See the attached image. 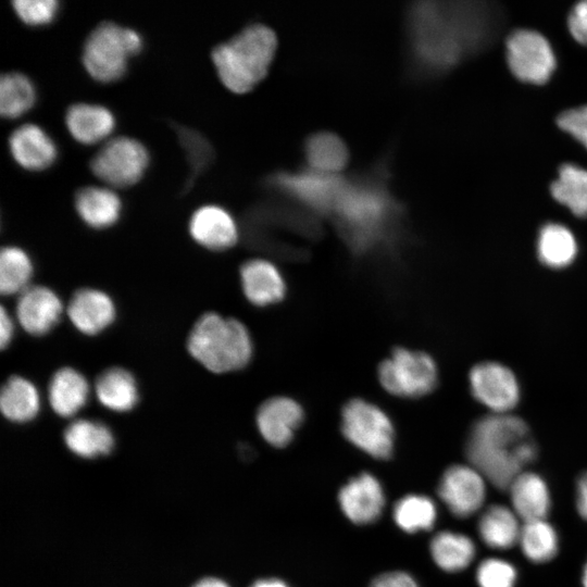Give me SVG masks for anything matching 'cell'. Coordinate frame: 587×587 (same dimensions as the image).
<instances>
[{"label": "cell", "mask_w": 587, "mask_h": 587, "mask_svg": "<svg viewBox=\"0 0 587 587\" xmlns=\"http://www.w3.org/2000/svg\"><path fill=\"white\" fill-rule=\"evenodd\" d=\"M537 454L527 424L511 413L478 419L465 441V455L494 486L508 488Z\"/></svg>", "instance_id": "6da1fadb"}, {"label": "cell", "mask_w": 587, "mask_h": 587, "mask_svg": "<svg viewBox=\"0 0 587 587\" xmlns=\"http://www.w3.org/2000/svg\"><path fill=\"white\" fill-rule=\"evenodd\" d=\"M383 183L379 178L346 180L332 213L347 241L359 251L382 240L399 214L398 203Z\"/></svg>", "instance_id": "7a4b0ae2"}, {"label": "cell", "mask_w": 587, "mask_h": 587, "mask_svg": "<svg viewBox=\"0 0 587 587\" xmlns=\"http://www.w3.org/2000/svg\"><path fill=\"white\" fill-rule=\"evenodd\" d=\"M276 48L275 33L265 25L252 24L217 45L211 57L224 86L243 93L266 76Z\"/></svg>", "instance_id": "3957f363"}, {"label": "cell", "mask_w": 587, "mask_h": 587, "mask_svg": "<svg viewBox=\"0 0 587 587\" xmlns=\"http://www.w3.org/2000/svg\"><path fill=\"white\" fill-rule=\"evenodd\" d=\"M190 355L213 373L242 369L252 357L246 326L232 317L208 312L193 324L187 338Z\"/></svg>", "instance_id": "277c9868"}, {"label": "cell", "mask_w": 587, "mask_h": 587, "mask_svg": "<svg viewBox=\"0 0 587 587\" xmlns=\"http://www.w3.org/2000/svg\"><path fill=\"white\" fill-rule=\"evenodd\" d=\"M448 9L434 2H419L410 9L408 33L411 52L419 67L441 71L457 62L460 55L458 30L451 25Z\"/></svg>", "instance_id": "5b68a950"}, {"label": "cell", "mask_w": 587, "mask_h": 587, "mask_svg": "<svg viewBox=\"0 0 587 587\" xmlns=\"http://www.w3.org/2000/svg\"><path fill=\"white\" fill-rule=\"evenodd\" d=\"M142 47L141 36L134 29L113 22L98 24L83 47L82 60L96 80L109 83L125 73L128 59Z\"/></svg>", "instance_id": "8992f818"}, {"label": "cell", "mask_w": 587, "mask_h": 587, "mask_svg": "<svg viewBox=\"0 0 587 587\" xmlns=\"http://www.w3.org/2000/svg\"><path fill=\"white\" fill-rule=\"evenodd\" d=\"M341 430L348 441L372 458L387 460L392 454V423L371 402L362 399L349 401L342 410Z\"/></svg>", "instance_id": "52a82bcc"}, {"label": "cell", "mask_w": 587, "mask_h": 587, "mask_svg": "<svg viewBox=\"0 0 587 587\" xmlns=\"http://www.w3.org/2000/svg\"><path fill=\"white\" fill-rule=\"evenodd\" d=\"M505 61L513 77L535 86L546 84L557 70V57L539 32L520 28L505 39Z\"/></svg>", "instance_id": "ba28073f"}, {"label": "cell", "mask_w": 587, "mask_h": 587, "mask_svg": "<svg viewBox=\"0 0 587 587\" xmlns=\"http://www.w3.org/2000/svg\"><path fill=\"white\" fill-rule=\"evenodd\" d=\"M378 377L388 392L414 398L434 389L437 367L428 354L398 348L379 365Z\"/></svg>", "instance_id": "9c48e42d"}, {"label": "cell", "mask_w": 587, "mask_h": 587, "mask_svg": "<svg viewBox=\"0 0 587 587\" xmlns=\"http://www.w3.org/2000/svg\"><path fill=\"white\" fill-rule=\"evenodd\" d=\"M149 162L146 147L135 138L109 139L90 160L95 176L114 187H127L140 179Z\"/></svg>", "instance_id": "30bf717a"}, {"label": "cell", "mask_w": 587, "mask_h": 587, "mask_svg": "<svg viewBox=\"0 0 587 587\" xmlns=\"http://www.w3.org/2000/svg\"><path fill=\"white\" fill-rule=\"evenodd\" d=\"M268 184L304 209L319 214H332L346 179L308 168L297 173L274 174L268 178Z\"/></svg>", "instance_id": "8fae6325"}, {"label": "cell", "mask_w": 587, "mask_h": 587, "mask_svg": "<svg viewBox=\"0 0 587 587\" xmlns=\"http://www.w3.org/2000/svg\"><path fill=\"white\" fill-rule=\"evenodd\" d=\"M474 398L491 413L505 414L517 404L520 387L514 373L498 362H482L470 372Z\"/></svg>", "instance_id": "7c38bea8"}, {"label": "cell", "mask_w": 587, "mask_h": 587, "mask_svg": "<svg viewBox=\"0 0 587 587\" xmlns=\"http://www.w3.org/2000/svg\"><path fill=\"white\" fill-rule=\"evenodd\" d=\"M484 478L472 465L453 464L442 473L437 494L453 515L466 517L475 513L484 502Z\"/></svg>", "instance_id": "4fadbf2b"}, {"label": "cell", "mask_w": 587, "mask_h": 587, "mask_svg": "<svg viewBox=\"0 0 587 587\" xmlns=\"http://www.w3.org/2000/svg\"><path fill=\"white\" fill-rule=\"evenodd\" d=\"M338 503L350 522L355 525H367L380 517L386 504V496L377 477L363 472L341 486Z\"/></svg>", "instance_id": "5bb4252c"}, {"label": "cell", "mask_w": 587, "mask_h": 587, "mask_svg": "<svg viewBox=\"0 0 587 587\" xmlns=\"http://www.w3.org/2000/svg\"><path fill=\"white\" fill-rule=\"evenodd\" d=\"M15 313L25 332L33 336H42L59 323L63 304L52 289L46 286H29L20 294Z\"/></svg>", "instance_id": "9a60e30c"}, {"label": "cell", "mask_w": 587, "mask_h": 587, "mask_svg": "<svg viewBox=\"0 0 587 587\" xmlns=\"http://www.w3.org/2000/svg\"><path fill=\"white\" fill-rule=\"evenodd\" d=\"M303 421V410L287 397H275L263 402L257 413V426L266 442L276 448L290 444Z\"/></svg>", "instance_id": "2e32d148"}, {"label": "cell", "mask_w": 587, "mask_h": 587, "mask_svg": "<svg viewBox=\"0 0 587 587\" xmlns=\"http://www.w3.org/2000/svg\"><path fill=\"white\" fill-rule=\"evenodd\" d=\"M66 313L77 330L92 336L113 323L116 311L113 300L104 291L82 288L72 296Z\"/></svg>", "instance_id": "e0dca14e"}, {"label": "cell", "mask_w": 587, "mask_h": 587, "mask_svg": "<svg viewBox=\"0 0 587 587\" xmlns=\"http://www.w3.org/2000/svg\"><path fill=\"white\" fill-rule=\"evenodd\" d=\"M188 227L193 240L211 250H225L234 246L238 238L233 216L215 204L198 208L192 213Z\"/></svg>", "instance_id": "ac0fdd59"}, {"label": "cell", "mask_w": 587, "mask_h": 587, "mask_svg": "<svg viewBox=\"0 0 587 587\" xmlns=\"http://www.w3.org/2000/svg\"><path fill=\"white\" fill-rule=\"evenodd\" d=\"M9 148L15 162L30 171L43 170L57 158V146L52 138L33 123L20 125L11 133Z\"/></svg>", "instance_id": "d6986e66"}, {"label": "cell", "mask_w": 587, "mask_h": 587, "mask_svg": "<svg viewBox=\"0 0 587 587\" xmlns=\"http://www.w3.org/2000/svg\"><path fill=\"white\" fill-rule=\"evenodd\" d=\"M240 279L245 296L255 305L278 302L285 296V282L277 267L270 261L253 259L240 268Z\"/></svg>", "instance_id": "ffe728a7"}, {"label": "cell", "mask_w": 587, "mask_h": 587, "mask_svg": "<svg viewBox=\"0 0 587 587\" xmlns=\"http://www.w3.org/2000/svg\"><path fill=\"white\" fill-rule=\"evenodd\" d=\"M65 124L75 140L92 145L112 133L115 118L112 112L101 104L78 102L68 107Z\"/></svg>", "instance_id": "44dd1931"}, {"label": "cell", "mask_w": 587, "mask_h": 587, "mask_svg": "<svg viewBox=\"0 0 587 587\" xmlns=\"http://www.w3.org/2000/svg\"><path fill=\"white\" fill-rule=\"evenodd\" d=\"M90 392L86 377L73 367L59 369L48 385L51 409L62 417H72L87 403Z\"/></svg>", "instance_id": "7402d4cb"}, {"label": "cell", "mask_w": 587, "mask_h": 587, "mask_svg": "<svg viewBox=\"0 0 587 587\" xmlns=\"http://www.w3.org/2000/svg\"><path fill=\"white\" fill-rule=\"evenodd\" d=\"M515 514L524 522L545 520L550 508L546 482L533 472H521L508 487Z\"/></svg>", "instance_id": "603a6c76"}, {"label": "cell", "mask_w": 587, "mask_h": 587, "mask_svg": "<svg viewBox=\"0 0 587 587\" xmlns=\"http://www.w3.org/2000/svg\"><path fill=\"white\" fill-rule=\"evenodd\" d=\"M75 209L79 217L93 228L112 226L120 217L122 203L110 188L87 186L77 190Z\"/></svg>", "instance_id": "cb8c5ba5"}, {"label": "cell", "mask_w": 587, "mask_h": 587, "mask_svg": "<svg viewBox=\"0 0 587 587\" xmlns=\"http://www.w3.org/2000/svg\"><path fill=\"white\" fill-rule=\"evenodd\" d=\"M63 439L73 453L86 459L105 455L114 447L111 429L101 422L88 419L73 421L65 428Z\"/></svg>", "instance_id": "d4e9b609"}, {"label": "cell", "mask_w": 587, "mask_h": 587, "mask_svg": "<svg viewBox=\"0 0 587 587\" xmlns=\"http://www.w3.org/2000/svg\"><path fill=\"white\" fill-rule=\"evenodd\" d=\"M95 391L99 402L114 412H127L138 402V386L130 372L110 367L96 379Z\"/></svg>", "instance_id": "484cf974"}, {"label": "cell", "mask_w": 587, "mask_h": 587, "mask_svg": "<svg viewBox=\"0 0 587 587\" xmlns=\"http://www.w3.org/2000/svg\"><path fill=\"white\" fill-rule=\"evenodd\" d=\"M0 409L3 416L14 423L34 420L40 410L37 387L23 376H11L2 386Z\"/></svg>", "instance_id": "4316f807"}, {"label": "cell", "mask_w": 587, "mask_h": 587, "mask_svg": "<svg viewBox=\"0 0 587 587\" xmlns=\"http://www.w3.org/2000/svg\"><path fill=\"white\" fill-rule=\"evenodd\" d=\"M553 200L577 217H587V168L563 163L549 187Z\"/></svg>", "instance_id": "83f0119b"}, {"label": "cell", "mask_w": 587, "mask_h": 587, "mask_svg": "<svg viewBox=\"0 0 587 587\" xmlns=\"http://www.w3.org/2000/svg\"><path fill=\"white\" fill-rule=\"evenodd\" d=\"M538 259L551 268H563L577 254V242L571 229L560 223L549 222L541 226L537 238Z\"/></svg>", "instance_id": "f1b7e54d"}, {"label": "cell", "mask_w": 587, "mask_h": 587, "mask_svg": "<svg viewBox=\"0 0 587 587\" xmlns=\"http://www.w3.org/2000/svg\"><path fill=\"white\" fill-rule=\"evenodd\" d=\"M304 155L310 170L327 175H338L349 160L345 142L327 132L314 134L307 139Z\"/></svg>", "instance_id": "f546056e"}, {"label": "cell", "mask_w": 587, "mask_h": 587, "mask_svg": "<svg viewBox=\"0 0 587 587\" xmlns=\"http://www.w3.org/2000/svg\"><path fill=\"white\" fill-rule=\"evenodd\" d=\"M482 540L495 549H508L520 538L521 527L514 511L502 504L489 505L477 524Z\"/></svg>", "instance_id": "4dcf8cb0"}, {"label": "cell", "mask_w": 587, "mask_h": 587, "mask_svg": "<svg viewBox=\"0 0 587 587\" xmlns=\"http://www.w3.org/2000/svg\"><path fill=\"white\" fill-rule=\"evenodd\" d=\"M432 559L446 572H459L474 559L475 546L472 539L463 534L441 530L434 535L429 542Z\"/></svg>", "instance_id": "1f68e13d"}, {"label": "cell", "mask_w": 587, "mask_h": 587, "mask_svg": "<svg viewBox=\"0 0 587 587\" xmlns=\"http://www.w3.org/2000/svg\"><path fill=\"white\" fill-rule=\"evenodd\" d=\"M436 517V504L425 495H405L396 501L392 508L395 524L408 534L432 529Z\"/></svg>", "instance_id": "d6a6232c"}, {"label": "cell", "mask_w": 587, "mask_h": 587, "mask_svg": "<svg viewBox=\"0 0 587 587\" xmlns=\"http://www.w3.org/2000/svg\"><path fill=\"white\" fill-rule=\"evenodd\" d=\"M36 91L32 80L23 73L8 72L0 78V113L15 118L26 113L35 103Z\"/></svg>", "instance_id": "836d02e7"}, {"label": "cell", "mask_w": 587, "mask_h": 587, "mask_svg": "<svg viewBox=\"0 0 587 587\" xmlns=\"http://www.w3.org/2000/svg\"><path fill=\"white\" fill-rule=\"evenodd\" d=\"M33 263L28 254L15 246H7L0 252V291L10 296L28 288L33 276Z\"/></svg>", "instance_id": "e575fe53"}, {"label": "cell", "mask_w": 587, "mask_h": 587, "mask_svg": "<svg viewBox=\"0 0 587 587\" xmlns=\"http://www.w3.org/2000/svg\"><path fill=\"white\" fill-rule=\"evenodd\" d=\"M519 541L525 557L533 562H546L558 551V536L545 520L524 522Z\"/></svg>", "instance_id": "d590c367"}, {"label": "cell", "mask_w": 587, "mask_h": 587, "mask_svg": "<svg viewBox=\"0 0 587 587\" xmlns=\"http://www.w3.org/2000/svg\"><path fill=\"white\" fill-rule=\"evenodd\" d=\"M476 579L479 587H513L516 571L509 562L490 558L478 565Z\"/></svg>", "instance_id": "8d00e7d4"}, {"label": "cell", "mask_w": 587, "mask_h": 587, "mask_svg": "<svg viewBox=\"0 0 587 587\" xmlns=\"http://www.w3.org/2000/svg\"><path fill=\"white\" fill-rule=\"evenodd\" d=\"M12 5L17 16L33 26L51 23L59 10V2L55 0H15Z\"/></svg>", "instance_id": "74e56055"}, {"label": "cell", "mask_w": 587, "mask_h": 587, "mask_svg": "<svg viewBox=\"0 0 587 587\" xmlns=\"http://www.w3.org/2000/svg\"><path fill=\"white\" fill-rule=\"evenodd\" d=\"M555 123L560 130L587 150V104L562 111Z\"/></svg>", "instance_id": "f35d334b"}, {"label": "cell", "mask_w": 587, "mask_h": 587, "mask_svg": "<svg viewBox=\"0 0 587 587\" xmlns=\"http://www.w3.org/2000/svg\"><path fill=\"white\" fill-rule=\"evenodd\" d=\"M179 139L195 171H201L202 167L209 164L212 150L209 142L201 135L189 129H182L179 130Z\"/></svg>", "instance_id": "ab89813d"}, {"label": "cell", "mask_w": 587, "mask_h": 587, "mask_svg": "<svg viewBox=\"0 0 587 587\" xmlns=\"http://www.w3.org/2000/svg\"><path fill=\"white\" fill-rule=\"evenodd\" d=\"M566 25L572 38L587 47V0L577 2L569 12Z\"/></svg>", "instance_id": "60d3db41"}, {"label": "cell", "mask_w": 587, "mask_h": 587, "mask_svg": "<svg viewBox=\"0 0 587 587\" xmlns=\"http://www.w3.org/2000/svg\"><path fill=\"white\" fill-rule=\"evenodd\" d=\"M369 587H420L415 578L405 571H388L375 576Z\"/></svg>", "instance_id": "b9f144b4"}, {"label": "cell", "mask_w": 587, "mask_h": 587, "mask_svg": "<svg viewBox=\"0 0 587 587\" xmlns=\"http://www.w3.org/2000/svg\"><path fill=\"white\" fill-rule=\"evenodd\" d=\"M576 508L579 515L587 520V471L579 475L576 483Z\"/></svg>", "instance_id": "7bdbcfd3"}, {"label": "cell", "mask_w": 587, "mask_h": 587, "mask_svg": "<svg viewBox=\"0 0 587 587\" xmlns=\"http://www.w3.org/2000/svg\"><path fill=\"white\" fill-rule=\"evenodd\" d=\"M14 334V323L11 315L2 307L0 312V346L4 349L10 345Z\"/></svg>", "instance_id": "ee69618b"}, {"label": "cell", "mask_w": 587, "mask_h": 587, "mask_svg": "<svg viewBox=\"0 0 587 587\" xmlns=\"http://www.w3.org/2000/svg\"><path fill=\"white\" fill-rule=\"evenodd\" d=\"M250 587H290L285 580L277 577L260 578L251 584Z\"/></svg>", "instance_id": "f6af8a7d"}, {"label": "cell", "mask_w": 587, "mask_h": 587, "mask_svg": "<svg viewBox=\"0 0 587 587\" xmlns=\"http://www.w3.org/2000/svg\"><path fill=\"white\" fill-rule=\"evenodd\" d=\"M191 587H230L225 580L217 577H204Z\"/></svg>", "instance_id": "bcb514c9"}, {"label": "cell", "mask_w": 587, "mask_h": 587, "mask_svg": "<svg viewBox=\"0 0 587 587\" xmlns=\"http://www.w3.org/2000/svg\"><path fill=\"white\" fill-rule=\"evenodd\" d=\"M583 585L584 587H587V562L585 564L584 572H583Z\"/></svg>", "instance_id": "7dc6e473"}]
</instances>
